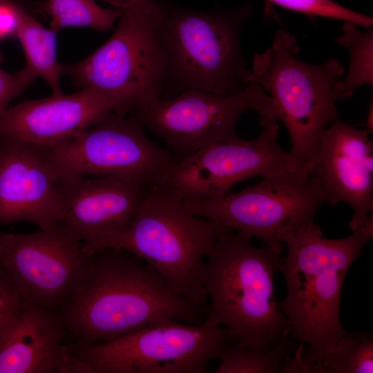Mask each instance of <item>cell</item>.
I'll return each mask as SVG.
<instances>
[{
    "label": "cell",
    "mask_w": 373,
    "mask_h": 373,
    "mask_svg": "<svg viewBox=\"0 0 373 373\" xmlns=\"http://www.w3.org/2000/svg\"><path fill=\"white\" fill-rule=\"evenodd\" d=\"M279 126H262L252 140L240 137L213 143L175 162L157 184L184 200L217 199L236 184L254 176L283 177L294 173L288 152L277 141Z\"/></svg>",
    "instance_id": "cell-12"
},
{
    "label": "cell",
    "mask_w": 373,
    "mask_h": 373,
    "mask_svg": "<svg viewBox=\"0 0 373 373\" xmlns=\"http://www.w3.org/2000/svg\"><path fill=\"white\" fill-rule=\"evenodd\" d=\"M93 252L57 226L26 233H0V265L25 301L50 312L84 281Z\"/></svg>",
    "instance_id": "cell-13"
},
{
    "label": "cell",
    "mask_w": 373,
    "mask_h": 373,
    "mask_svg": "<svg viewBox=\"0 0 373 373\" xmlns=\"http://www.w3.org/2000/svg\"><path fill=\"white\" fill-rule=\"evenodd\" d=\"M37 7L50 17V28L56 32L72 26L106 32L113 28L122 13L118 8H102L95 0H43Z\"/></svg>",
    "instance_id": "cell-20"
},
{
    "label": "cell",
    "mask_w": 373,
    "mask_h": 373,
    "mask_svg": "<svg viewBox=\"0 0 373 373\" xmlns=\"http://www.w3.org/2000/svg\"><path fill=\"white\" fill-rule=\"evenodd\" d=\"M355 24L345 21L342 34L335 40L349 53L347 73L343 79L346 91L353 95V90L362 85H373V30L360 31Z\"/></svg>",
    "instance_id": "cell-23"
},
{
    "label": "cell",
    "mask_w": 373,
    "mask_h": 373,
    "mask_svg": "<svg viewBox=\"0 0 373 373\" xmlns=\"http://www.w3.org/2000/svg\"><path fill=\"white\" fill-rule=\"evenodd\" d=\"M23 301L0 265V343L13 325Z\"/></svg>",
    "instance_id": "cell-25"
},
{
    "label": "cell",
    "mask_w": 373,
    "mask_h": 373,
    "mask_svg": "<svg viewBox=\"0 0 373 373\" xmlns=\"http://www.w3.org/2000/svg\"><path fill=\"white\" fill-rule=\"evenodd\" d=\"M233 231L226 227L220 233L203 262L200 278L210 300L203 324L224 326L230 341L253 347L284 343L290 327L274 287L283 258Z\"/></svg>",
    "instance_id": "cell-3"
},
{
    "label": "cell",
    "mask_w": 373,
    "mask_h": 373,
    "mask_svg": "<svg viewBox=\"0 0 373 373\" xmlns=\"http://www.w3.org/2000/svg\"><path fill=\"white\" fill-rule=\"evenodd\" d=\"M59 316L23 301L0 343V373H78Z\"/></svg>",
    "instance_id": "cell-18"
},
{
    "label": "cell",
    "mask_w": 373,
    "mask_h": 373,
    "mask_svg": "<svg viewBox=\"0 0 373 373\" xmlns=\"http://www.w3.org/2000/svg\"><path fill=\"white\" fill-rule=\"evenodd\" d=\"M225 228L191 213L176 192L155 184L146 188L129 225L100 248L135 255L177 294L202 305L207 300L200 278L203 262Z\"/></svg>",
    "instance_id": "cell-6"
},
{
    "label": "cell",
    "mask_w": 373,
    "mask_h": 373,
    "mask_svg": "<svg viewBox=\"0 0 373 373\" xmlns=\"http://www.w3.org/2000/svg\"><path fill=\"white\" fill-rule=\"evenodd\" d=\"M8 1H13V2H15V3H19V2L18 1V0H8Z\"/></svg>",
    "instance_id": "cell-30"
},
{
    "label": "cell",
    "mask_w": 373,
    "mask_h": 373,
    "mask_svg": "<svg viewBox=\"0 0 373 373\" xmlns=\"http://www.w3.org/2000/svg\"><path fill=\"white\" fill-rule=\"evenodd\" d=\"M159 1L157 35L166 70L160 97L189 89L229 95L251 82L240 41L249 6L199 11Z\"/></svg>",
    "instance_id": "cell-4"
},
{
    "label": "cell",
    "mask_w": 373,
    "mask_h": 373,
    "mask_svg": "<svg viewBox=\"0 0 373 373\" xmlns=\"http://www.w3.org/2000/svg\"><path fill=\"white\" fill-rule=\"evenodd\" d=\"M372 237L373 218L341 239L324 238L315 223L285 238L287 253L278 271L285 280L287 294L278 307L293 338L307 347L303 373H309L347 333L339 318L342 285L351 265Z\"/></svg>",
    "instance_id": "cell-2"
},
{
    "label": "cell",
    "mask_w": 373,
    "mask_h": 373,
    "mask_svg": "<svg viewBox=\"0 0 373 373\" xmlns=\"http://www.w3.org/2000/svg\"><path fill=\"white\" fill-rule=\"evenodd\" d=\"M121 10L111 37L93 53L63 69L80 88L122 100L130 114L161 97L166 70L157 35L159 13Z\"/></svg>",
    "instance_id": "cell-8"
},
{
    "label": "cell",
    "mask_w": 373,
    "mask_h": 373,
    "mask_svg": "<svg viewBox=\"0 0 373 373\" xmlns=\"http://www.w3.org/2000/svg\"><path fill=\"white\" fill-rule=\"evenodd\" d=\"M120 10L133 8L152 14H158L160 4L158 0H102Z\"/></svg>",
    "instance_id": "cell-28"
},
{
    "label": "cell",
    "mask_w": 373,
    "mask_h": 373,
    "mask_svg": "<svg viewBox=\"0 0 373 373\" xmlns=\"http://www.w3.org/2000/svg\"><path fill=\"white\" fill-rule=\"evenodd\" d=\"M298 50L296 38L278 29L265 51L254 52L250 70L251 82L271 97L278 119L289 133L295 172L305 171L323 131L339 118L337 100L352 96L345 88V70L337 59L309 64L297 57Z\"/></svg>",
    "instance_id": "cell-5"
},
{
    "label": "cell",
    "mask_w": 373,
    "mask_h": 373,
    "mask_svg": "<svg viewBox=\"0 0 373 373\" xmlns=\"http://www.w3.org/2000/svg\"><path fill=\"white\" fill-rule=\"evenodd\" d=\"M56 182L61 199L57 226L90 252L129 225L148 187L99 177H73Z\"/></svg>",
    "instance_id": "cell-16"
},
{
    "label": "cell",
    "mask_w": 373,
    "mask_h": 373,
    "mask_svg": "<svg viewBox=\"0 0 373 373\" xmlns=\"http://www.w3.org/2000/svg\"><path fill=\"white\" fill-rule=\"evenodd\" d=\"M17 18L15 35L26 58L25 67L17 73L29 85L41 77L53 95L62 93L60 77L64 69L57 59V32L43 26L21 4L17 6Z\"/></svg>",
    "instance_id": "cell-19"
},
{
    "label": "cell",
    "mask_w": 373,
    "mask_h": 373,
    "mask_svg": "<svg viewBox=\"0 0 373 373\" xmlns=\"http://www.w3.org/2000/svg\"><path fill=\"white\" fill-rule=\"evenodd\" d=\"M369 134L338 118L323 131L304 171L318 184L327 203L350 206L352 231L372 218L373 146Z\"/></svg>",
    "instance_id": "cell-14"
},
{
    "label": "cell",
    "mask_w": 373,
    "mask_h": 373,
    "mask_svg": "<svg viewBox=\"0 0 373 373\" xmlns=\"http://www.w3.org/2000/svg\"><path fill=\"white\" fill-rule=\"evenodd\" d=\"M249 111L258 113L262 127L278 121L273 99L255 82L229 95L186 90L157 98L128 115L184 157L209 144L238 139V119Z\"/></svg>",
    "instance_id": "cell-10"
},
{
    "label": "cell",
    "mask_w": 373,
    "mask_h": 373,
    "mask_svg": "<svg viewBox=\"0 0 373 373\" xmlns=\"http://www.w3.org/2000/svg\"><path fill=\"white\" fill-rule=\"evenodd\" d=\"M18 73H8L0 68V111L28 86Z\"/></svg>",
    "instance_id": "cell-26"
},
{
    "label": "cell",
    "mask_w": 373,
    "mask_h": 373,
    "mask_svg": "<svg viewBox=\"0 0 373 373\" xmlns=\"http://www.w3.org/2000/svg\"><path fill=\"white\" fill-rule=\"evenodd\" d=\"M113 113L128 110L122 100L87 88L26 100L0 111V139L53 148Z\"/></svg>",
    "instance_id": "cell-15"
},
{
    "label": "cell",
    "mask_w": 373,
    "mask_h": 373,
    "mask_svg": "<svg viewBox=\"0 0 373 373\" xmlns=\"http://www.w3.org/2000/svg\"><path fill=\"white\" fill-rule=\"evenodd\" d=\"M326 198L315 181L301 171L262 178L256 185L217 199L184 200L191 213L260 239L281 254L284 240L298 229L314 224Z\"/></svg>",
    "instance_id": "cell-11"
},
{
    "label": "cell",
    "mask_w": 373,
    "mask_h": 373,
    "mask_svg": "<svg viewBox=\"0 0 373 373\" xmlns=\"http://www.w3.org/2000/svg\"><path fill=\"white\" fill-rule=\"evenodd\" d=\"M92 252L86 276L58 315L77 343L117 339L162 318L204 323L208 304L177 294L135 255L113 247Z\"/></svg>",
    "instance_id": "cell-1"
},
{
    "label": "cell",
    "mask_w": 373,
    "mask_h": 373,
    "mask_svg": "<svg viewBox=\"0 0 373 373\" xmlns=\"http://www.w3.org/2000/svg\"><path fill=\"white\" fill-rule=\"evenodd\" d=\"M61 211V195L42 149L0 139V224L28 222L50 230Z\"/></svg>",
    "instance_id": "cell-17"
},
{
    "label": "cell",
    "mask_w": 373,
    "mask_h": 373,
    "mask_svg": "<svg viewBox=\"0 0 373 373\" xmlns=\"http://www.w3.org/2000/svg\"><path fill=\"white\" fill-rule=\"evenodd\" d=\"M19 4L21 3L0 0V38L15 35Z\"/></svg>",
    "instance_id": "cell-27"
},
{
    "label": "cell",
    "mask_w": 373,
    "mask_h": 373,
    "mask_svg": "<svg viewBox=\"0 0 373 373\" xmlns=\"http://www.w3.org/2000/svg\"><path fill=\"white\" fill-rule=\"evenodd\" d=\"M282 8L308 16L350 22L357 26L368 28L373 25L372 17L353 11L333 0H266Z\"/></svg>",
    "instance_id": "cell-24"
},
{
    "label": "cell",
    "mask_w": 373,
    "mask_h": 373,
    "mask_svg": "<svg viewBox=\"0 0 373 373\" xmlns=\"http://www.w3.org/2000/svg\"><path fill=\"white\" fill-rule=\"evenodd\" d=\"M373 106L372 102H371L370 106L368 110L367 120H366V126L368 128V132L370 133L373 131Z\"/></svg>",
    "instance_id": "cell-29"
},
{
    "label": "cell",
    "mask_w": 373,
    "mask_h": 373,
    "mask_svg": "<svg viewBox=\"0 0 373 373\" xmlns=\"http://www.w3.org/2000/svg\"><path fill=\"white\" fill-rule=\"evenodd\" d=\"M287 341L277 345L253 347L236 343L222 354L214 373H283L286 358L294 351Z\"/></svg>",
    "instance_id": "cell-21"
},
{
    "label": "cell",
    "mask_w": 373,
    "mask_h": 373,
    "mask_svg": "<svg viewBox=\"0 0 373 373\" xmlns=\"http://www.w3.org/2000/svg\"><path fill=\"white\" fill-rule=\"evenodd\" d=\"M143 128L128 115L113 113L68 141L41 149L55 181L99 177L149 186L180 158L150 140Z\"/></svg>",
    "instance_id": "cell-9"
},
{
    "label": "cell",
    "mask_w": 373,
    "mask_h": 373,
    "mask_svg": "<svg viewBox=\"0 0 373 373\" xmlns=\"http://www.w3.org/2000/svg\"><path fill=\"white\" fill-rule=\"evenodd\" d=\"M373 336L370 332H348L309 373H372Z\"/></svg>",
    "instance_id": "cell-22"
},
{
    "label": "cell",
    "mask_w": 373,
    "mask_h": 373,
    "mask_svg": "<svg viewBox=\"0 0 373 373\" xmlns=\"http://www.w3.org/2000/svg\"><path fill=\"white\" fill-rule=\"evenodd\" d=\"M230 341L224 327L162 318L117 339L69 347L80 373H204Z\"/></svg>",
    "instance_id": "cell-7"
}]
</instances>
